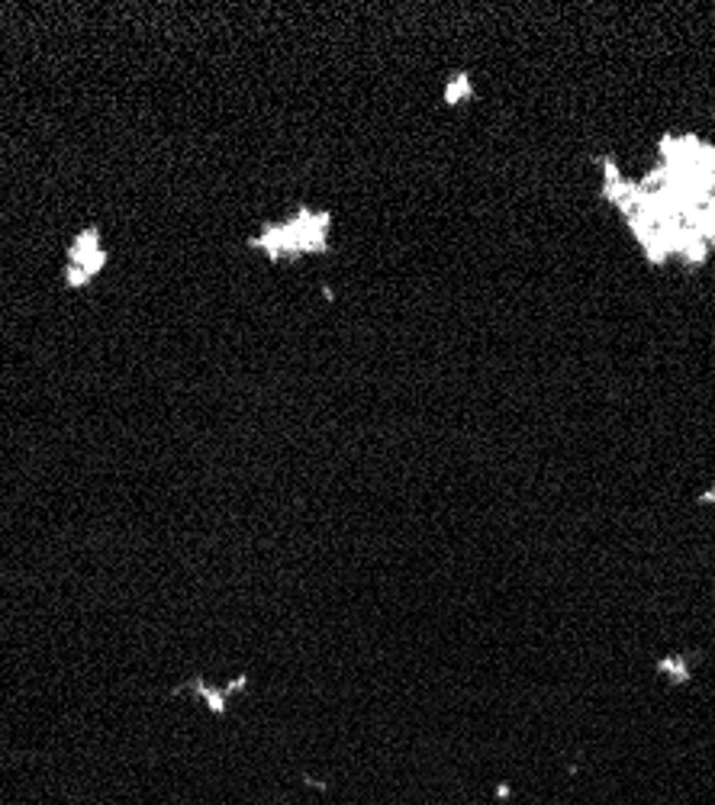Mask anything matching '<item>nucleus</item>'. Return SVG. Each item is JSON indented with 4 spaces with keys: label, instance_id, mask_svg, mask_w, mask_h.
Listing matches in <instances>:
<instances>
[{
    "label": "nucleus",
    "instance_id": "1",
    "mask_svg": "<svg viewBox=\"0 0 715 805\" xmlns=\"http://www.w3.org/2000/svg\"><path fill=\"white\" fill-rule=\"evenodd\" d=\"M329 226L332 213L329 210H309L300 206L290 219L281 223H265L258 229V235H252L248 245L265 252L267 261H296L303 255H319L329 248Z\"/></svg>",
    "mask_w": 715,
    "mask_h": 805
},
{
    "label": "nucleus",
    "instance_id": "3",
    "mask_svg": "<svg viewBox=\"0 0 715 805\" xmlns=\"http://www.w3.org/2000/svg\"><path fill=\"white\" fill-rule=\"evenodd\" d=\"M187 689H194V693L206 702V709H210L213 715H226V699H229L232 693H238V689H245V677H238L235 683L226 687V689H213V687H206L204 679H194Z\"/></svg>",
    "mask_w": 715,
    "mask_h": 805
},
{
    "label": "nucleus",
    "instance_id": "5",
    "mask_svg": "<svg viewBox=\"0 0 715 805\" xmlns=\"http://www.w3.org/2000/svg\"><path fill=\"white\" fill-rule=\"evenodd\" d=\"M658 673H664V677L673 679V683H687V679H689L687 660H683V657H664V660H658Z\"/></svg>",
    "mask_w": 715,
    "mask_h": 805
},
{
    "label": "nucleus",
    "instance_id": "4",
    "mask_svg": "<svg viewBox=\"0 0 715 805\" xmlns=\"http://www.w3.org/2000/svg\"><path fill=\"white\" fill-rule=\"evenodd\" d=\"M474 97V81H470L467 71H455L445 84V94H442V104L445 106H461Z\"/></svg>",
    "mask_w": 715,
    "mask_h": 805
},
{
    "label": "nucleus",
    "instance_id": "2",
    "mask_svg": "<svg viewBox=\"0 0 715 805\" xmlns=\"http://www.w3.org/2000/svg\"><path fill=\"white\" fill-rule=\"evenodd\" d=\"M106 261H110V252H106V245H104L100 229H97V226L81 229L68 242V252H65V271H62L65 274V287H68V290L91 287V280L104 271Z\"/></svg>",
    "mask_w": 715,
    "mask_h": 805
},
{
    "label": "nucleus",
    "instance_id": "6",
    "mask_svg": "<svg viewBox=\"0 0 715 805\" xmlns=\"http://www.w3.org/2000/svg\"><path fill=\"white\" fill-rule=\"evenodd\" d=\"M699 503H715V490H709V493H706V496H702V499H699Z\"/></svg>",
    "mask_w": 715,
    "mask_h": 805
}]
</instances>
